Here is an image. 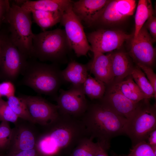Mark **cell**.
Wrapping results in <instances>:
<instances>
[{
	"mask_svg": "<svg viewBox=\"0 0 156 156\" xmlns=\"http://www.w3.org/2000/svg\"><path fill=\"white\" fill-rule=\"evenodd\" d=\"M89 103L87 109L80 118L86 128L88 136L105 150L110 146L112 139L125 134L127 121L117 114L99 101Z\"/></svg>",
	"mask_w": 156,
	"mask_h": 156,
	"instance_id": "6da1fadb",
	"label": "cell"
},
{
	"mask_svg": "<svg viewBox=\"0 0 156 156\" xmlns=\"http://www.w3.org/2000/svg\"><path fill=\"white\" fill-rule=\"evenodd\" d=\"M72 50L64 30L61 29L34 34L31 56L42 61L64 63Z\"/></svg>",
	"mask_w": 156,
	"mask_h": 156,
	"instance_id": "7a4b0ae2",
	"label": "cell"
},
{
	"mask_svg": "<svg viewBox=\"0 0 156 156\" xmlns=\"http://www.w3.org/2000/svg\"><path fill=\"white\" fill-rule=\"evenodd\" d=\"M61 71L57 64L28 62L22 72V82L38 93L54 95L65 82Z\"/></svg>",
	"mask_w": 156,
	"mask_h": 156,
	"instance_id": "3957f363",
	"label": "cell"
},
{
	"mask_svg": "<svg viewBox=\"0 0 156 156\" xmlns=\"http://www.w3.org/2000/svg\"><path fill=\"white\" fill-rule=\"evenodd\" d=\"M59 114L56 120L47 127L49 130L43 134L58 153L76 146L81 139L88 137L80 119Z\"/></svg>",
	"mask_w": 156,
	"mask_h": 156,
	"instance_id": "277c9868",
	"label": "cell"
},
{
	"mask_svg": "<svg viewBox=\"0 0 156 156\" xmlns=\"http://www.w3.org/2000/svg\"><path fill=\"white\" fill-rule=\"evenodd\" d=\"M6 22L9 25V38L12 43L23 54L31 56L34 34L31 30V13L20 5L12 4Z\"/></svg>",
	"mask_w": 156,
	"mask_h": 156,
	"instance_id": "5b68a950",
	"label": "cell"
},
{
	"mask_svg": "<svg viewBox=\"0 0 156 156\" xmlns=\"http://www.w3.org/2000/svg\"><path fill=\"white\" fill-rule=\"evenodd\" d=\"M156 129V105L150 99H144L132 116L127 121L125 134L131 141L133 146L147 140L150 133Z\"/></svg>",
	"mask_w": 156,
	"mask_h": 156,
	"instance_id": "8992f818",
	"label": "cell"
},
{
	"mask_svg": "<svg viewBox=\"0 0 156 156\" xmlns=\"http://www.w3.org/2000/svg\"><path fill=\"white\" fill-rule=\"evenodd\" d=\"M72 4L63 12L60 22L72 50L77 57L86 56L91 51L81 21L72 10Z\"/></svg>",
	"mask_w": 156,
	"mask_h": 156,
	"instance_id": "52a82bcc",
	"label": "cell"
},
{
	"mask_svg": "<svg viewBox=\"0 0 156 156\" xmlns=\"http://www.w3.org/2000/svg\"><path fill=\"white\" fill-rule=\"evenodd\" d=\"M27 57L3 35L0 55V73L8 81L15 80L26 67Z\"/></svg>",
	"mask_w": 156,
	"mask_h": 156,
	"instance_id": "ba28073f",
	"label": "cell"
},
{
	"mask_svg": "<svg viewBox=\"0 0 156 156\" xmlns=\"http://www.w3.org/2000/svg\"><path fill=\"white\" fill-rule=\"evenodd\" d=\"M59 91L56 101L59 114L81 118L86 111L88 104L82 86L72 85L68 90L61 89Z\"/></svg>",
	"mask_w": 156,
	"mask_h": 156,
	"instance_id": "9c48e42d",
	"label": "cell"
},
{
	"mask_svg": "<svg viewBox=\"0 0 156 156\" xmlns=\"http://www.w3.org/2000/svg\"><path fill=\"white\" fill-rule=\"evenodd\" d=\"M93 53L104 54L120 48L132 35L118 30L99 29L86 35Z\"/></svg>",
	"mask_w": 156,
	"mask_h": 156,
	"instance_id": "30bf717a",
	"label": "cell"
},
{
	"mask_svg": "<svg viewBox=\"0 0 156 156\" xmlns=\"http://www.w3.org/2000/svg\"><path fill=\"white\" fill-rule=\"evenodd\" d=\"M154 41L144 25L137 36L133 37L128 53L136 65H142L153 68L155 62Z\"/></svg>",
	"mask_w": 156,
	"mask_h": 156,
	"instance_id": "8fae6325",
	"label": "cell"
},
{
	"mask_svg": "<svg viewBox=\"0 0 156 156\" xmlns=\"http://www.w3.org/2000/svg\"><path fill=\"white\" fill-rule=\"evenodd\" d=\"M18 97L25 104L34 123L48 127L59 116L57 105L41 97L25 95Z\"/></svg>",
	"mask_w": 156,
	"mask_h": 156,
	"instance_id": "7c38bea8",
	"label": "cell"
},
{
	"mask_svg": "<svg viewBox=\"0 0 156 156\" xmlns=\"http://www.w3.org/2000/svg\"><path fill=\"white\" fill-rule=\"evenodd\" d=\"M136 7L134 0H109L94 25L104 26L120 23L132 15Z\"/></svg>",
	"mask_w": 156,
	"mask_h": 156,
	"instance_id": "4fadbf2b",
	"label": "cell"
},
{
	"mask_svg": "<svg viewBox=\"0 0 156 156\" xmlns=\"http://www.w3.org/2000/svg\"><path fill=\"white\" fill-rule=\"evenodd\" d=\"M113 111L127 120L133 114L140 101L134 102L127 98L112 85H106L102 98L99 100Z\"/></svg>",
	"mask_w": 156,
	"mask_h": 156,
	"instance_id": "5bb4252c",
	"label": "cell"
},
{
	"mask_svg": "<svg viewBox=\"0 0 156 156\" xmlns=\"http://www.w3.org/2000/svg\"><path fill=\"white\" fill-rule=\"evenodd\" d=\"M109 0H79L73 1L72 10L81 22L88 27L94 25Z\"/></svg>",
	"mask_w": 156,
	"mask_h": 156,
	"instance_id": "9a60e30c",
	"label": "cell"
},
{
	"mask_svg": "<svg viewBox=\"0 0 156 156\" xmlns=\"http://www.w3.org/2000/svg\"><path fill=\"white\" fill-rule=\"evenodd\" d=\"M37 139L34 131L24 125H17L12 129L11 140L8 153H14L33 149Z\"/></svg>",
	"mask_w": 156,
	"mask_h": 156,
	"instance_id": "2e32d148",
	"label": "cell"
},
{
	"mask_svg": "<svg viewBox=\"0 0 156 156\" xmlns=\"http://www.w3.org/2000/svg\"><path fill=\"white\" fill-rule=\"evenodd\" d=\"M92 60L87 64L88 71L96 78L106 85L112 83L114 80L110 58V53L105 55L100 53H93Z\"/></svg>",
	"mask_w": 156,
	"mask_h": 156,
	"instance_id": "e0dca14e",
	"label": "cell"
},
{
	"mask_svg": "<svg viewBox=\"0 0 156 156\" xmlns=\"http://www.w3.org/2000/svg\"><path fill=\"white\" fill-rule=\"evenodd\" d=\"M110 53L114 77L112 83H116L131 75L135 65L133 64L128 54L125 52L118 51Z\"/></svg>",
	"mask_w": 156,
	"mask_h": 156,
	"instance_id": "ac0fdd59",
	"label": "cell"
},
{
	"mask_svg": "<svg viewBox=\"0 0 156 156\" xmlns=\"http://www.w3.org/2000/svg\"><path fill=\"white\" fill-rule=\"evenodd\" d=\"M73 2L70 0H26L20 6L23 9L30 12L34 10L64 12Z\"/></svg>",
	"mask_w": 156,
	"mask_h": 156,
	"instance_id": "d6986e66",
	"label": "cell"
},
{
	"mask_svg": "<svg viewBox=\"0 0 156 156\" xmlns=\"http://www.w3.org/2000/svg\"><path fill=\"white\" fill-rule=\"evenodd\" d=\"M88 71L87 64H83L72 60L62 70L61 73L65 82H69L73 86H81L87 78Z\"/></svg>",
	"mask_w": 156,
	"mask_h": 156,
	"instance_id": "ffe728a7",
	"label": "cell"
},
{
	"mask_svg": "<svg viewBox=\"0 0 156 156\" xmlns=\"http://www.w3.org/2000/svg\"><path fill=\"white\" fill-rule=\"evenodd\" d=\"M110 85L125 96L134 102H138L146 99L133 80L131 75L120 82Z\"/></svg>",
	"mask_w": 156,
	"mask_h": 156,
	"instance_id": "44dd1931",
	"label": "cell"
},
{
	"mask_svg": "<svg viewBox=\"0 0 156 156\" xmlns=\"http://www.w3.org/2000/svg\"><path fill=\"white\" fill-rule=\"evenodd\" d=\"M154 10L150 0H139L135 17V29L133 37L137 36L147 20L153 15Z\"/></svg>",
	"mask_w": 156,
	"mask_h": 156,
	"instance_id": "7402d4cb",
	"label": "cell"
},
{
	"mask_svg": "<svg viewBox=\"0 0 156 156\" xmlns=\"http://www.w3.org/2000/svg\"><path fill=\"white\" fill-rule=\"evenodd\" d=\"M85 95L90 100H99L103 97L106 89V85L100 80L88 74L82 86Z\"/></svg>",
	"mask_w": 156,
	"mask_h": 156,
	"instance_id": "603a6c76",
	"label": "cell"
},
{
	"mask_svg": "<svg viewBox=\"0 0 156 156\" xmlns=\"http://www.w3.org/2000/svg\"><path fill=\"white\" fill-rule=\"evenodd\" d=\"M131 75L146 99H150L153 97L156 99V95L152 85L145 73L138 66L135 65Z\"/></svg>",
	"mask_w": 156,
	"mask_h": 156,
	"instance_id": "cb8c5ba5",
	"label": "cell"
},
{
	"mask_svg": "<svg viewBox=\"0 0 156 156\" xmlns=\"http://www.w3.org/2000/svg\"><path fill=\"white\" fill-rule=\"evenodd\" d=\"M101 146L91 138L85 137L75 146L70 156H95Z\"/></svg>",
	"mask_w": 156,
	"mask_h": 156,
	"instance_id": "d4e9b609",
	"label": "cell"
},
{
	"mask_svg": "<svg viewBox=\"0 0 156 156\" xmlns=\"http://www.w3.org/2000/svg\"><path fill=\"white\" fill-rule=\"evenodd\" d=\"M7 99L8 105L18 118L34 123L25 104L19 97L14 95Z\"/></svg>",
	"mask_w": 156,
	"mask_h": 156,
	"instance_id": "484cf974",
	"label": "cell"
},
{
	"mask_svg": "<svg viewBox=\"0 0 156 156\" xmlns=\"http://www.w3.org/2000/svg\"><path fill=\"white\" fill-rule=\"evenodd\" d=\"M12 129L8 122L1 121L0 123V153L8 150L11 140Z\"/></svg>",
	"mask_w": 156,
	"mask_h": 156,
	"instance_id": "4316f807",
	"label": "cell"
},
{
	"mask_svg": "<svg viewBox=\"0 0 156 156\" xmlns=\"http://www.w3.org/2000/svg\"><path fill=\"white\" fill-rule=\"evenodd\" d=\"M125 156H156V155L149 144L143 141L133 146L130 153Z\"/></svg>",
	"mask_w": 156,
	"mask_h": 156,
	"instance_id": "83f0119b",
	"label": "cell"
},
{
	"mask_svg": "<svg viewBox=\"0 0 156 156\" xmlns=\"http://www.w3.org/2000/svg\"><path fill=\"white\" fill-rule=\"evenodd\" d=\"M18 118L9 106L7 101L0 98V121L16 123Z\"/></svg>",
	"mask_w": 156,
	"mask_h": 156,
	"instance_id": "f1b7e54d",
	"label": "cell"
},
{
	"mask_svg": "<svg viewBox=\"0 0 156 156\" xmlns=\"http://www.w3.org/2000/svg\"><path fill=\"white\" fill-rule=\"evenodd\" d=\"M64 12L59 11L52 16L37 20L34 21L43 31H45L47 29L60 23Z\"/></svg>",
	"mask_w": 156,
	"mask_h": 156,
	"instance_id": "f546056e",
	"label": "cell"
},
{
	"mask_svg": "<svg viewBox=\"0 0 156 156\" xmlns=\"http://www.w3.org/2000/svg\"><path fill=\"white\" fill-rule=\"evenodd\" d=\"M0 91L2 96L7 98L14 96L15 88L11 81H7L0 83Z\"/></svg>",
	"mask_w": 156,
	"mask_h": 156,
	"instance_id": "4dcf8cb0",
	"label": "cell"
},
{
	"mask_svg": "<svg viewBox=\"0 0 156 156\" xmlns=\"http://www.w3.org/2000/svg\"><path fill=\"white\" fill-rule=\"evenodd\" d=\"M137 66L146 74L153 88L155 94L156 95V75L154 72L153 68L142 65Z\"/></svg>",
	"mask_w": 156,
	"mask_h": 156,
	"instance_id": "1f68e13d",
	"label": "cell"
},
{
	"mask_svg": "<svg viewBox=\"0 0 156 156\" xmlns=\"http://www.w3.org/2000/svg\"><path fill=\"white\" fill-rule=\"evenodd\" d=\"M144 25L154 42L156 40V18L153 15L146 21Z\"/></svg>",
	"mask_w": 156,
	"mask_h": 156,
	"instance_id": "d6a6232c",
	"label": "cell"
},
{
	"mask_svg": "<svg viewBox=\"0 0 156 156\" xmlns=\"http://www.w3.org/2000/svg\"><path fill=\"white\" fill-rule=\"evenodd\" d=\"M10 5L8 0H0V22H6Z\"/></svg>",
	"mask_w": 156,
	"mask_h": 156,
	"instance_id": "836d02e7",
	"label": "cell"
},
{
	"mask_svg": "<svg viewBox=\"0 0 156 156\" xmlns=\"http://www.w3.org/2000/svg\"><path fill=\"white\" fill-rule=\"evenodd\" d=\"M6 156H43L36 146L34 148L14 153H8Z\"/></svg>",
	"mask_w": 156,
	"mask_h": 156,
	"instance_id": "e575fe53",
	"label": "cell"
},
{
	"mask_svg": "<svg viewBox=\"0 0 156 156\" xmlns=\"http://www.w3.org/2000/svg\"><path fill=\"white\" fill-rule=\"evenodd\" d=\"M59 11L50 12L40 10H34L31 12L34 21L52 16Z\"/></svg>",
	"mask_w": 156,
	"mask_h": 156,
	"instance_id": "d590c367",
	"label": "cell"
},
{
	"mask_svg": "<svg viewBox=\"0 0 156 156\" xmlns=\"http://www.w3.org/2000/svg\"><path fill=\"white\" fill-rule=\"evenodd\" d=\"M147 140L148 142L151 146H156V129L152 131L149 134Z\"/></svg>",
	"mask_w": 156,
	"mask_h": 156,
	"instance_id": "8d00e7d4",
	"label": "cell"
},
{
	"mask_svg": "<svg viewBox=\"0 0 156 156\" xmlns=\"http://www.w3.org/2000/svg\"><path fill=\"white\" fill-rule=\"evenodd\" d=\"M95 156H108L106 152V150L101 146Z\"/></svg>",
	"mask_w": 156,
	"mask_h": 156,
	"instance_id": "74e56055",
	"label": "cell"
},
{
	"mask_svg": "<svg viewBox=\"0 0 156 156\" xmlns=\"http://www.w3.org/2000/svg\"><path fill=\"white\" fill-rule=\"evenodd\" d=\"M3 34H0V52H1V47L2 44V42L3 38Z\"/></svg>",
	"mask_w": 156,
	"mask_h": 156,
	"instance_id": "f35d334b",
	"label": "cell"
},
{
	"mask_svg": "<svg viewBox=\"0 0 156 156\" xmlns=\"http://www.w3.org/2000/svg\"><path fill=\"white\" fill-rule=\"evenodd\" d=\"M2 96L1 94V93H0V98H1V97H2Z\"/></svg>",
	"mask_w": 156,
	"mask_h": 156,
	"instance_id": "ab89813d",
	"label": "cell"
},
{
	"mask_svg": "<svg viewBox=\"0 0 156 156\" xmlns=\"http://www.w3.org/2000/svg\"><path fill=\"white\" fill-rule=\"evenodd\" d=\"M0 156H6L3 155L1 154V153H0Z\"/></svg>",
	"mask_w": 156,
	"mask_h": 156,
	"instance_id": "60d3db41",
	"label": "cell"
},
{
	"mask_svg": "<svg viewBox=\"0 0 156 156\" xmlns=\"http://www.w3.org/2000/svg\"><path fill=\"white\" fill-rule=\"evenodd\" d=\"M114 156H120L118 155H114Z\"/></svg>",
	"mask_w": 156,
	"mask_h": 156,
	"instance_id": "b9f144b4",
	"label": "cell"
},
{
	"mask_svg": "<svg viewBox=\"0 0 156 156\" xmlns=\"http://www.w3.org/2000/svg\"><path fill=\"white\" fill-rule=\"evenodd\" d=\"M1 24V23L0 22V27Z\"/></svg>",
	"mask_w": 156,
	"mask_h": 156,
	"instance_id": "7bdbcfd3",
	"label": "cell"
}]
</instances>
